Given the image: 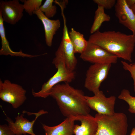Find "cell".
<instances>
[{
	"instance_id": "cell-1",
	"label": "cell",
	"mask_w": 135,
	"mask_h": 135,
	"mask_svg": "<svg viewBox=\"0 0 135 135\" xmlns=\"http://www.w3.org/2000/svg\"><path fill=\"white\" fill-rule=\"evenodd\" d=\"M50 96L54 99L63 115L75 118L90 114V108L82 91L75 88L69 83L58 84L52 88Z\"/></svg>"
},
{
	"instance_id": "cell-2",
	"label": "cell",
	"mask_w": 135,
	"mask_h": 135,
	"mask_svg": "<svg viewBox=\"0 0 135 135\" xmlns=\"http://www.w3.org/2000/svg\"><path fill=\"white\" fill-rule=\"evenodd\" d=\"M88 42L101 47L118 58L131 62L135 45V36L119 31L99 30L90 36Z\"/></svg>"
},
{
	"instance_id": "cell-3",
	"label": "cell",
	"mask_w": 135,
	"mask_h": 135,
	"mask_svg": "<svg viewBox=\"0 0 135 135\" xmlns=\"http://www.w3.org/2000/svg\"><path fill=\"white\" fill-rule=\"evenodd\" d=\"M52 63L57 69L56 72L44 83L39 91L35 92L32 90V93L34 97L46 98L50 96L51 89L54 86L62 82L69 83L74 79L75 72L68 68L64 57L61 54L56 52Z\"/></svg>"
},
{
	"instance_id": "cell-4",
	"label": "cell",
	"mask_w": 135,
	"mask_h": 135,
	"mask_svg": "<svg viewBox=\"0 0 135 135\" xmlns=\"http://www.w3.org/2000/svg\"><path fill=\"white\" fill-rule=\"evenodd\" d=\"M94 117L98 124L95 135H126L128 125L124 114L115 112L106 115L97 113Z\"/></svg>"
},
{
	"instance_id": "cell-5",
	"label": "cell",
	"mask_w": 135,
	"mask_h": 135,
	"mask_svg": "<svg viewBox=\"0 0 135 135\" xmlns=\"http://www.w3.org/2000/svg\"><path fill=\"white\" fill-rule=\"evenodd\" d=\"M6 118L5 120L8 122V126L15 135H36L33 131V126L37 119L40 116L48 113L47 111L41 110L36 113L24 111L20 115L18 114L15 118L14 122L5 113Z\"/></svg>"
},
{
	"instance_id": "cell-6",
	"label": "cell",
	"mask_w": 135,
	"mask_h": 135,
	"mask_svg": "<svg viewBox=\"0 0 135 135\" xmlns=\"http://www.w3.org/2000/svg\"><path fill=\"white\" fill-rule=\"evenodd\" d=\"M26 91L22 86L12 82L8 80H0V98L16 109L21 106L27 99Z\"/></svg>"
},
{
	"instance_id": "cell-7",
	"label": "cell",
	"mask_w": 135,
	"mask_h": 135,
	"mask_svg": "<svg viewBox=\"0 0 135 135\" xmlns=\"http://www.w3.org/2000/svg\"><path fill=\"white\" fill-rule=\"evenodd\" d=\"M111 66L109 64H95L87 70L84 86L94 94L98 92L101 84L107 78Z\"/></svg>"
},
{
	"instance_id": "cell-8",
	"label": "cell",
	"mask_w": 135,
	"mask_h": 135,
	"mask_svg": "<svg viewBox=\"0 0 135 135\" xmlns=\"http://www.w3.org/2000/svg\"><path fill=\"white\" fill-rule=\"evenodd\" d=\"M80 57L83 60L93 64H115L118 58L101 47L88 41L86 49Z\"/></svg>"
},
{
	"instance_id": "cell-9",
	"label": "cell",
	"mask_w": 135,
	"mask_h": 135,
	"mask_svg": "<svg viewBox=\"0 0 135 135\" xmlns=\"http://www.w3.org/2000/svg\"><path fill=\"white\" fill-rule=\"evenodd\" d=\"M61 11L64 21L62 36L60 45L56 52L64 57L68 68L71 71H74L77 65V60L69 36L64 10Z\"/></svg>"
},
{
	"instance_id": "cell-10",
	"label": "cell",
	"mask_w": 135,
	"mask_h": 135,
	"mask_svg": "<svg viewBox=\"0 0 135 135\" xmlns=\"http://www.w3.org/2000/svg\"><path fill=\"white\" fill-rule=\"evenodd\" d=\"M88 104L90 108L98 113L106 115L114 114V106L116 98L114 96L106 97L101 90L92 96H86Z\"/></svg>"
},
{
	"instance_id": "cell-11",
	"label": "cell",
	"mask_w": 135,
	"mask_h": 135,
	"mask_svg": "<svg viewBox=\"0 0 135 135\" xmlns=\"http://www.w3.org/2000/svg\"><path fill=\"white\" fill-rule=\"evenodd\" d=\"M24 10L23 4L18 0L0 1V12L3 20L10 24H15L21 19Z\"/></svg>"
},
{
	"instance_id": "cell-12",
	"label": "cell",
	"mask_w": 135,
	"mask_h": 135,
	"mask_svg": "<svg viewBox=\"0 0 135 135\" xmlns=\"http://www.w3.org/2000/svg\"><path fill=\"white\" fill-rule=\"evenodd\" d=\"M114 6L115 15L119 22L135 36V14L127 5L126 0H117Z\"/></svg>"
},
{
	"instance_id": "cell-13",
	"label": "cell",
	"mask_w": 135,
	"mask_h": 135,
	"mask_svg": "<svg viewBox=\"0 0 135 135\" xmlns=\"http://www.w3.org/2000/svg\"><path fill=\"white\" fill-rule=\"evenodd\" d=\"M34 14L36 15L42 22L44 32L45 40L46 45L51 47L54 35L60 27V22L58 19L51 20L47 18L40 9L34 11Z\"/></svg>"
},
{
	"instance_id": "cell-14",
	"label": "cell",
	"mask_w": 135,
	"mask_h": 135,
	"mask_svg": "<svg viewBox=\"0 0 135 135\" xmlns=\"http://www.w3.org/2000/svg\"><path fill=\"white\" fill-rule=\"evenodd\" d=\"M76 119L66 118L62 122L55 126H50L42 124L46 135H73L74 122Z\"/></svg>"
},
{
	"instance_id": "cell-15",
	"label": "cell",
	"mask_w": 135,
	"mask_h": 135,
	"mask_svg": "<svg viewBox=\"0 0 135 135\" xmlns=\"http://www.w3.org/2000/svg\"><path fill=\"white\" fill-rule=\"evenodd\" d=\"M81 125H75L74 134L75 135H95L97 131L98 124L94 117L90 114L78 118Z\"/></svg>"
},
{
	"instance_id": "cell-16",
	"label": "cell",
	"mask_w": 135,
	"mask_h": 135,
	"mask_svg": "<svg viewBox=\"0 0 135 135\" xmlns=\"http://www.w3.org/2000/svg\"><path fill=\"white\" fill-rule=\"evenodd\" d=\"M2 14L0 12V36L1 38L2 47L0 50V55L11 56H15L33 58L37 57L36 55H31L23 52L20 50L18 52L12 51L9 46V42L6 38L5 32V29Z\"/></svg>"
},
{
	"instance_id": "cell-17",
	"label": "cell",
	"mask_w": 135,
	"mask_h": 135,
	"mask_svg": "<svg viewBox=\"0 0 135 135\" xmlns=\"http://www.w3.org/2000/svg\"><path fill=\"white\" fill-rule=\"evenodd\" d=\"M69 34L75 53L81 54L86 49L88 41L85 39L83 34L76 31L73 28H71Z\"/></svg>"
},
{
	"instance_id": "cell-18",
	"label": "cell",
	"mask_w": 135,
	"mask_h": 135,
	"mask_svg": "<svg viewBox=\"0 0 135 135\" xmlns=\"http://www.w3.org/2000/svg\"><path fill=\"white\" fill-rule=\"evenodd\" d=\"M110 18V16L105 13L104 8L98 6L95 12L94 20L90 30L92 34L99 30L102 24L104 22L109 21Z\"/></svg>"
},
{
	"instance_id": "cell-19",
	"label": "cell",
	"mask_w": 135,
	"mask_h": 135,
	"mask_svg": "<svg viewBox=\"0 0 135 135\" xmlns=\"http://www.w3.org/2000/svg\"><path fill=\"white\" fill-rule=\"evenodd\" d=\"M118 98L126 102L129 106L128 111L131 113L135 114V97L130 95L128 90H122Z\"/></svg>"
},
{
	"instance_id": "cell-20",
	"label": "cell",
	"mask_w": 135,
	"mask_h": 135,
	"mask_svg": "<svg viewBox=\"0 0 135 135\" xmlns=\"http://www.w3.org/2000/svg\"><path fill=\"white\" fill-rule=\"evenodd\" d=\"M24 3V10L30 16H32L34 12L40 9L42 6V0H21Z\"/></svg>"
},
{
	"instance_id": "cell-21",
	"label": "cell",
	"mask_w": 135,
	"mask_h": 135,
	"mask_svg": "<svg viewBox=\"0 0 135 135\" xmlns=\"http://www.w3.org/2000/svg\"><path fill=\"white\" fill-rule=\"evenodd\" d=\"M53 0H46L40 8V10L48 18L53 17L57 12V8L53 4Z\"/></svg>"
},
{
	"instance_id": "cell-22",
	"label": "cell",
	"mask_w": 135,
	"mask_h": 135,
	"mask_svg": "<svg viewBox=\"0 0 135 135\" xmlns=\"http://www.w3.org/2000/svg\"><path fill=\"white\" fill-rule=\"evenodd\" d=\"M121 62L124 69L128 71L131 74L133 80L134 90L135 94V64H129L123 61H121Z\"/></svg>"
},
{
	"instance_id": "cell-23",
	"label": "cell",
	"mask_w": 135,
	"mask_h": 135,
	"mask_svg": "<svg viewBox=\"0 0 135 135\" xmlns=\"http://www.w3.org/2000/svg\"><path fill=\"white\" fill-rule=\"evenodd\" d=\"M93 1L98 4V6L102 7L106 9H110L115 6L116 2L115 0H94Z\"/></svg>"
},
{
	"instance_id": "cell-24",
	"label": "cell",
	"mask_w": 135,
	"mask_h": 135,
	"mask_svg": "<svg viewBox=\"0 0 135 135\" xmlns=\"http://www.w3.org/2000/svg\"><path fill=\"white\" fill-rule=\"evenodd\" d=\"M0 135H15L8 125H0Z\"/></svg>"
},
{
	"instance_id": "cell-25",
	"label": "cell",
	"mask_w": 135,
	"mask_h": 135,
	"mask_svg": "<svg viewBox=\"0 0 135 135\" xmlns=\"http://www.w3.org/2000/svg\"><path fill=\"white\" fill-rule=\"evenodd\" d=\"M128 6L130 7L135 4V0H126Z\"/></svg>"
},
{
	"instance_id": "cell-26",
	"label": "cell",
	"mask_w": 135,
	"mask_h": 135,
	"mask_svg": "<svg viewBox=\"0 0 135 135\" xmlns=\"http://www.w3.org/2000/svg\"><path fill=\"white\" fill-rule=\"evenodd\" d=\"M130 8L132 10L134 13L135 14V4Z\"/></svg>"
},
{
	"instance_id": "cell-27",
	"label": "cell",
	"mask_w": 135,
	"mask_h": 135,
	"mask_svg": "<svg viewBox=\"0 0 135 135\" xmlns=\"http://www.w3.org/2000/svg\"><path fill=\"white\" fill-rule=\"evenodd\" d=\"M130 135H135V127L132 128Z\"/></svg>"
}]
</instances>
